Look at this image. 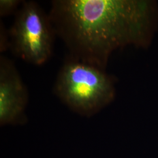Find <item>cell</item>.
<instances>
[{"instance_id":"6","label":"cell","mask_w":158,"mask_h":158,"mask_svg":"<svg viewBox=\"0 0 158 158\" xmlns=\"http://www.w3.org/2000/svg\"><path fill=\"white\" fill-rule=\"evenodd\" d=\"M0 23V52L2 53L10 49V35L9 30L2 21Z\"/></svg>"},{"instance_id":"4","label":"cell","mask_w":158,"mask_h":158,"mask_svg":"<svg viewBox=\"0 0 158 158\" xmlns=\"http://www.w3.org/2000/svg\"><path fill=\"white\" fill-rule=\"evenodd\" d=\"M28 89L14 62L0 56V125H21L27 121Z\"/></svg>"},{"instance_id":"5","label":"cell","mask_w":158,"mask_h":158,"mask_svg":"<svg viewBox=\"0 0 158 158\" xmlns=\"http://www.w3.org/2000/svg\"><path fill=\"white\" fill-rule=\"evenodd\" d=\"M23 2L21 0H0V16L6 17L16 14Z\"/></svg>"},{"instance_id":"1","label":"cell","mask_w":158,"mask_h":158,"mask_svg":"<svg viewBox=\"0 0 158 158\" xmlns=\"http://www.w3.org/2000/svg\"><path fill=\"white\" fill-rule=\"evenodd\" d=\"M49 16L69 56L105 69L117 49L149 45L158 7L148 0H54Z\"/></svg>"},{"instance_id":"2","label":"cell","mask_w":158,"mask_h":158,"mask_svg":"<svg viewBox=\"0 0 158 158\" xmlns=\"http://www.w3.org/2000/svg\"><path fill=\"white\" fill-rule=\"evenodd\" d=\"M53 93L66 106L91 117L113 101L115 83L105 69L68 56L57 75Z\"/></svg>"},{"instance_id":"3","label":"cell","mask_w":158,"mask_h":158,"mask_svg":"<svg viewBox=\"0 0 158 158\" xmlns=\"http://www.w3.org/2000/svg\"><path fill=\"white\" fill-rule=\"evenodd\" d=\"M14 55L34 66H42L52 55L56 36L49 14L32 1H23L9 29Z\"/></svg>"}]
</instances>
